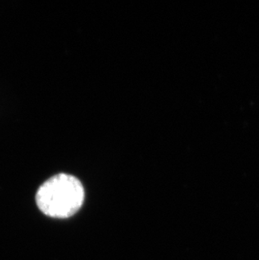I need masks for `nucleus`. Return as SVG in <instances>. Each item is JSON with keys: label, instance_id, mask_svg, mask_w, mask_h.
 <instances>
[{"label": "nucleus", "instance_id": "1", "mask_svg": "<svg viewBox=\"0 0 259 260\" xmlns=\"http://www.w3.org/2000/svg\"><path fill=\"white\" fill-rule=\"evenodd\" d=\"M83 184L76 177L59 174L47 179L37 190V206L47 216L68 218L76 213L84 201Z\"/></svg>", "mask_w": 259, "mask_h": 260}]
</instances>
